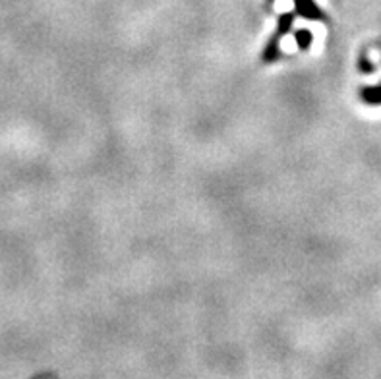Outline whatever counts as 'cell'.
Returning <instances> with one entry per match:
<instances>
[{"instance_id":"obj_1","label":"cell","mask_w":381,"mask_h":379,"mask_svg":"<svg viewBox=\"0 0 381 379\" xmlns=\"http://www.w3.org/2000/svg\"><path fill=\"white\" fill-rule=\"evenodd\" d=\"M366 99H372V103H381V88L366 91Z\"/></svg>"}]
</instances>
